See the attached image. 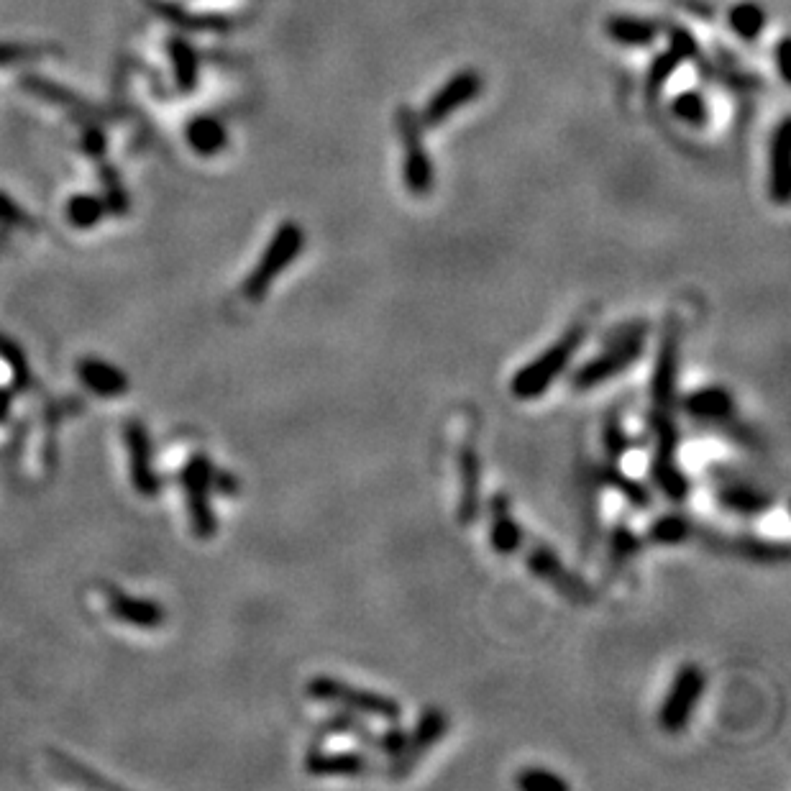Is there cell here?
Masks as SVG:
<instances>
[{"mask_svg": "<svg viewBox=\"0 0 791 791\" xmlns=\"http://www.w3.org/2000/svg\"><path fill=\"white\" fill-rule=\"evenodd\" d=\"M167 52L169 59H172V67H175L177 88H180L182 93H192V90L198 88V75H200L198 52H195L190 41L182 39V36L169 39Z\"/></svg>", "mask_w": 791, "mask_h": 791, "instance_id": "obj_31", "label": "cell"}, {"mask_svg": "<svg viewBox=\"0 0 791 791\" xmlns=\"http://www.w3.org/2000/svg\"><path fill=\"white\" fill-rule=\"evenodd\" d=\"M305 694L313 702L331 704L336 710L354 712V715L372 717V720L390 722V725L392 722H400L402 717V707L397 699L387 697L382 692H374V689L356 687V684L336 679V676H313L308 681V687H305Z\"/></svg>", "mask_w": 791, "mask_h": 791, "instance_id": "obj_2", "label": "cell"}, {"mask_svg": "<svg viewBox=\"0 0 791 791\" xmlns=\"http://www.w3.org/2000/svg\"><path fill=\"white\" fill-rule=\"evenodd\" d=\"M0 223H3V226H13V228H26V231L36 228L34 218H31L29 213H26V210L16 203V200L8 198L3 190H0Z\"/></svg>", "mask_w": 791, "mask_h": 791, "instance_id": "obj_41", "label": "cell"}, {"mask_svg": "<svg viewBox=\"0 0 791 791\" xmlns=\"http://www.w3.org/2000/svg\"><path fill=\"white\" fill-rule=\"evenodd\" d=\"M671 111H674V118L681 123H687V126H704L707 123V118H710V108H707V100H704V95L699 93V90H684V93H679L674 98V103H671Z\"/></svg>", "mask_w": 791, "mask_h": 791, "instance_id": "obj_34", "label": "cell"}, {"mask_svg": "<svg viewBox=\"0 0 791 791\" xmlns=\"http://www.w3.org/2000/svg\"><path fill=\"white\" fill-rule=\"evenodd\" d=\"M0 359L6 361L8 369H11L13 387H16L18 392L29 390L31 382H34V374H31L29 361H26V354L21 351V346H18L16 341H11V338L0 336Z\"/></svg>", "mask_w": 791, "mask_h": 791, "instance_id": "obj_36", "label": "cell"}, {"mask_svg": "<svg viewBox=\"0 0 791 791\" xmlns=\"http://www.w3.org/2000/svg\"><path fill=\"white\" fill-rule=\"evenodd\" d=\"M82 149L88 152L90 159H100L105 152V134L98 126H88L82 134Z\"/></svg>", "mask_w": 791, "mask_h": 791, "instance_id": "obj_46", "label": "cell"}, {"mask_svg": "<svg viewBox=\"0 0 791 791\" xmlns=\"http://www.w3.org/2000/svg\"><path fill=\"white\" fill-rule=\"evenodd\" d=\"M105 594H108V612L116 620H121V623L134 625V628L141 630H154L159 625H164V620H167V612H164L162 602L134 597V594H126L113 587H108Z\"/></svg>", "mask_w": 791, "mask_h": 791, "instance_id": "obj_20", "label": "cell"}, {"mask_svg": "<svg viewBox=\"0 0 791 791\" xmlns=\"http://www.w3.org/2000/svg\"><path fill=\"white\" fill-rule=\"evenodd\" d=\"M589 336L587 323H574L571 328H566L548 349H543L541 354L533 356L528 364L512 374L510 379V392L515 400L520 402H533L538 397L546 395L551 390L556 379L571 367L574 356L579 354L582 344Z\"/></svg>", "mask_w": 791, "mask_h": 791, "instance_id": "obj_1", "label": "cell"}, {"mask_svg": "<svg viewBox=\"0 0 791 791\" xmlns=\"http://www.w3.org/2000/svg\"><path fill=\"white\" fill-rule=\"evenodd\" d=\"M482 75L477 70H459L446 85L436 90L428 100V105L423 108V116H420V123L423 126H441L446 123L448 118L454 116L459 108L469 105L472 100L479 98L482 93Z\"/></svg>", "mask_w": 791, "mask_h": 791, "instance_id": "obj_14", "label": "cell"}, {"mask_svg": "<svg viewBox=\"0 0 791 791\" xmlns=\"http://www.w3.org/2000/svg\"><path fill=\"white\" fill-rule=\"evenodd\" d=\"M305 249V231L300 223L285 221L274 228L272 239H269L267 249H264L262 259L256 262V267L251 269L249 277L244 282V295L251 303H262L267 292L272 290L274 280L285 274L292 267L297 256L303 254Z\"/></svg>", "mask_w": 791, "mask_h": 791, "instance_id": "obj_3", "label": "cell"}, {"mask_svg": "<svg viewBox=\"0 0 791 791\" xmlns=\"http://www.w3.org/2000/svg\"><path fill=\"white\" fill-rule=\"evenodd\" d=\"M123 441L128 451V472H131V484L141 497H157L162 492V477L152 464V438L144 423L139 420H128L123 425Z\"/></svg>", "mask_w": 791, "mask_h": 791, "instance_id": "obj_16", "label": "cell"}, {"mask_svg": "<svg viewBox=\"0 0 791 791\" xmlns=\"http://www.w3.org/2000/svg\"><path fill=\"white\" fill-rule=\"evenodd\" d=\"M679 410L702 428L720 433L728 423L738 418L735 395L725 384H704L679 400Z\"/></svg>", "mask_w": 791, "mask_h": 791, "instance_id": "obj_13", "label": "cell"}, {"mask_svg": "<svg viewBox=\"0 0 791 791\" xmlns=\"http://www.w3.org/2000/svg\"><path fill=\"white\" fill-rule=\"evenodd\" d=\"M681 64V57L674 52V49H666V52L658 54L656 59H653L651 70H648V77H646V90L651 98H656L661 90H664L666 82L674 77V72L679 70Z\"/></svg>", "mask_w": 791, "mask_h": 791, "instance_id": "obj_38", "label": "cell"}, {"mask_svg": "<svg viewBox=\"0 0 791 791\" xmlns=\"http://www.w3.org/2000/svg\"><path fill=\"white\" fill-rule=\"evenodd\" d=\"M594 466V477L597 482L602 484V489H612L617 495L623 497L633 510L646 512L653 507V495L651 489L646 487L643 482L633 479L630 474H625L620 469V464H612V461H602V464H592Z\"/></svg>", "mask_w": 791, "mask_h": 791, "instance_id": "obj_23", "label": "cell"}, {"mask_svg": "<svg viewBox=\"0 0 791 791\" xmlns=\"http://www.w3.org/2000/svg\"><path fill=\"white\" fill-rule=\"evenodd\" d=\"M456 474H459V500H456V523L469 528L479 518L482 507V459L472 443H461L456 454Z\"/></svg>", "mask_w": 791, "mask_h": 791, "instance_id": "obj_17", "label": "cell"}, {"mask_svg": "<svg viewBox=\"0 0 791 791\" xmlns=\"http://www.w3.org/2000/svg\"><path fill=\"white\" fill-rule=\"evenodd\" d=\"M47 753H49V758H52L54 763H59V768H62V771H70L72 779L80 781V784H85V786H103V789H113L111 781L100 779V776H95V774H88V768H82L80 763H75V761H72V758L62 756V753H59V751H47Z\"/></svg>", "mask_w": 791, "mask_h": 791, "instance_id": "obj_42", "label": "cell"}, {"mask_svg": "<svg viewBox=\"0 0 791 791\" xmlns=\"http://www.w3.org/2000/svg\"><path fill=\"white\" fill-rule=\"evenodd\" d=\"M448 733V715L441 710V707H425L423 712L418 715V722L415 728L408 730L405 735V743H402L400 753L395 758H390V766H387V776L392 781H402L408 779L413 774L415 768L420 766L431 748H436Z\"/></svg>", "mask_w": 791, "mask_h": 791, "instance_id": "obj_9", "label": "cell"}, {"mask_svg": "<svg viewBox=\"0 0 791 791\" xmlns=\"http://www.w3.org/2000/svg\"><path fill=\"white\" fill-rule=\"evenodd\" d=\"M605 29L607 36L623 47H648L658 36V26L638 16H612Z\"/></svg>", "mask_w": 791, "mask_h": 791, "instance_id": "obj_30", "label": "cell"}, {"mask_svg": "<svg viewBox=\"0 0 791 791\" xmlns=\"http://www.w3.org/2000/svg\"><path fill=\"white\" fill-rule=\"evenodd\" d=\"M646 354V338L640 341H628V344H615V346H602V351L597 356H592L589 361H584L582 367L576 369L571 384L576 392H592L602 384H607L610 379L620 377L628 369H633L640 359Z\"/></svg>", "mask_w": 791, "mask_h": 791, "instance_id": "obj_12", "label": "cell"}, {"mask_svg": "<svg viewBox=\"0 0 791 791\" xmlns=\"http://www.w3.org/2000/svg\"><path fill=\"white\" fill-rule=\"evenodd\" d=\"M515 786L523 791H569V781L564 776L538 766H528L523 771H518Z\"/></svg>", "mask_w": 791, "mask_h": 791, "instance_id": "obj_37", "label": "cell"}, {"mask_svg": "<svg viewBox=\"0 0 791 791\" xmlns=\"http://www.w3.org/2000/svg\"><path fill=\"white\" fill-rule=\"evenodd\" d=\"M694 530H697V520H694L692 515H684V512H666V515H658V518L648 525L646 541L661 548H676V546H684V543H692Z\"/></svg>", "mask_w": 791, "mask_h": 791, "instance_id": "obj_26", "label": "cell"}, {"mask_svg": "<svg viewBox=\"0 0 791 791\" xmlns=\"http://www.w3.org/2000/svg\"><path fill=\"white\" fill-rule=\"evenodd\" d=\"M210 477H213V461L205 454H192L182 469V492H185L192 536L200 541H208L218 533V518L210 505L213 495Z\"/></svg>", "mask_w": 791, "mask_h": 791, "instance_id": "obj_5", "label": "cell"}, {"mask_svg": "<svg viewBox=\"0 0 791 791\" xmlns=\"http://www.w3.org/2000/svg\"><path fill=\"white\" fill-rule=\"evenodd\" d=\"M11 410H13V390L0 387V425L11 418Z\"/></svg>", "mask_w": 791, "mask_h": 791, "instance_id": "obj_48", "label": "cell"}, {"mask_svg": "<svg viewBox=\"0 0 791 791\" xmlns=\"http://www.w3.org/2000/svg\"><path fill=\"white\" fill-rule=\"evenodd\" d=\"M36 57H39V49L26 47V44H3V41H0V67H3V64L29 62V59Z\"/></svg>", "mask_w": 791, "mask_h": 791, "instance_id": "obj_44", "label": "cell"}, {"mask_svg": "<svg viewBox=\"0 0 791 791\" xmlns=\"http://www.w3.org/2000/svg\"><path fill=\"white\" fill-rule=\"evenodd\" d=\"M651 333V323L646 318H633V320H623L612 326L610 331L602 333L600 344L602 346H615V344H628V341H640V338H648Z\"/></svg>", "mask_w": 791, "mask_h": 791, "instance_id": "obj_40", "label": "cell"}, {"mask_svg": "<svg viewBox=\"0 0 791 791\" xmlns=\"http://www.w3.org/2000/svg\"><path fill=\"white\" fill-rule=\"evenodd\" d=\"M315 735H318L320 740L344 735V738H351L356 740V743H361L364 748H372V751L379 753V756L395 758L397 753H400L402 743H405L408 730L400 728L397 722H392L390 730L374 733V730L367 725V720L361 715H354V712H346V710H336L333 715H328L326 720L320 722L318 733Z\"/></svg>", "mask_w": 791, "mask_h": 791, "instance_id": "obj_10", "label": "cell"}, {"mask_svg": "<svg viewBox=\"0 0 791 791\" xmlns=\"http://www.w3.org/2000/svg\"><path fill=\"white\" fill-rule=\"evenodd\" d=\"M694 541L702 548L720 556H733V559L751 561V564L763 566H776L789 561V546L784 541H771V538L761 536H745V533H735V536H725L720 530H712L707 525H699L694 530Z\"/></svg>", "mask_w": 791, "mask_h": 791, "instance_id": "obj_6", "label": "cell"}, {"mask_svg": "<svg viewBox=\"0 0 791 791\" xmlns=\"http://www.w3.org/2000/svg\"><path fill=\"white\" fill-rule=\"evenodd\" d=\"M67 223L80 231H88V228H95L105 216V203L103 198L93 195V192H80L75 198H70L67 203Z\"/></svg>", "mask_w": 791, "mask_h": 791, "instance_id": "obj_33", "label": "cell"}, {"mask_svg": "<svg viewBox=\"0 0 791 791\" xmlns=\"http://www.w3.org/2000/svg\"><path fill=\"white\" fill-rule=\"evenodd\" d=\"M397 128H400V139L405 144V187L413 192L415 198H425L433 190V162L428 157V149L423 144V123L420 116L400 105L397 108Z\"/></svg>", "mask_w": 791, "mask_h": 791, "instance_id": "obj_11", "label": "cell"}, {"mask_svg": "<svg viewBox=\"0 0 791 791\" xmlns=\"http://www.w3.org/2000/svg\"><path fill=\"white\" fill-rule=\"evenodd\" d=\"M679 369H681V326L671 318L664 323L658 341L656 364L651 377V410L676 413L679 410Z\"/></svg>", "mask_w": 791, "mask_h": 791, "instance_id": "obj_7", "label": "cell"}, {"mask_svg": "<svg viewBox=\"0 0 791 791\" xmlns=\"http://www.w3.org/2000/svg\"><path fill=\"white\" fill-rule=\"evenodd\" d=\"M210 484H213V492H218V495L223 497H236L241 492L239 477H233V474L226 472V469H216V466H213Z\"/></svg>", "mask_w": 791, "mask_h": 791, "instance_id": "obj_45", "label": "cell"}, {"mask_svg": "<svg viewBox=\"0 0 791 791\" xmlns=\"http://www.w3.org/2000/svg\"><path fill=\"white\" fill-rule=\"evenodd\" d=\"M643 551V538L625 520H617L607 533V566L605 576H620Z\"/></svg>", "mask_w": 791, "mask_h": 791, "instance_id": "obj_24", "label": "cell"}, {"mask_svg": "<svg viewBox=\"0 0 791 791\" xmlns=\"http://www.w3.org/2000/svg\"><path fill=\"white\" fill-rule=\"evenodd\" d=\"M305 771L315 779H367L377 774L372 756L364 751H320L310 748Z\"/></svg>", "mask_w": 791, "mask_h": 791, "instance_id": "obj_18", "label": "cell"}, {"mask_svg": "<svg viewBox=\"0 0 791 791\" xmlns=\"http://www.w3.org/2000/svg\"><path fill=\"white\" fill-rule=\"evenodd\" d=\"M704 689H707V674H704L702 666L694 664V661L681 664L664 702H661V710H658V725L666 735H681L689 728Z\"/></svg>", "mask_w": 791, "mask_h": 791, "instance_id": "obj_4", "label": "cell"}, {"mask_svg": "<svg viewBox=\"0 0 791 791\" xmlns=\"http://www.w3.org/2000/svg\"><path fill=\"white\" fill-rule=\"evenodd\" d=\"M669 49H674L676 54L681 57V62H687V59H694L697 57V41H694V36L689 34L687 29H681V26H674V29L669 31Z\"/></svg>", "mask_w": 791, "mask_h": 791, "instance_id": "obj_43", "label": "cell"}, {"mask_svg": "<svg viewBox=\"0 0 791 791\" xmlns=\"http://www.w3.org/2000/svg\"><path fill=\"white\" fill-rule=\"evenodd\" d=\"M77 377L98 397H123L131 390L126 372L98 356H85L77 361Z\"/></svg>", "mask_w": 791, "mask_h": 791, "instance_id": "obj_22", "label": "cell"}, {"mask_svg": "<svg viewBox=\"0 0 791 791\" xmlns=\"http://www.w3.org/2000/svg\"><path fill=\"white\" fill-rule=\"evenodd\" d=\"M154 11L159 13L162 18L172 21L175 26L185 31H221L231 26V21L218 13H187L185 8L175 6V3H167V0H146Z\"/></svg>", "mask_w": 791, "mask_h": 791, "instance_id": "obj_28", "label": "cell"}, {"mask_svg": "<svg viewBox=\"0 0 791 791\" xmlns=\"http://www.w3.org/2000/svg\"><path fill=\"white\" fill-rule=\"evenodd\" d=\"M728 24L738 39L756 41L763 34V29H766V11L758 3L745 0V3H738V6L730 8Z\"/></svg>", "mask_w": 791, "mask_h": 791, "instance_id": "obj_32", "label": "cell"}, {"mask_svg": "<svg viewBox=\"0 0 791 791\" xmlns=\"http://www.w3.org/2000/svg\"><path fill=\"white\" fill-rule=\"evenodd\" d=\"M525 533L512 515L510 497L497 492L489 500V546L497 556H515L523 548Z\"/></svg>", "mask_w": 791, "mask_h": 791, "instance_id": "obj_19", "label": "cell"}, {"mask_svg": "<svg viewBox=\"0 0 791 791\" xmlns=\"http://www.w3.org/2000/svg\"><path fill=\"white\" fill-rule=\"evenodd\" d=\"M187 144L200 157H216L228 146V131L218 118L198 116L192 118L185 128Z\"/></svg>", "mask_w": 791, "mask_h": 791, "instance_id": "obj_27", "label": "cell"}, {"mask_svg": "<svg viewBox=\"0 0 791 791\" xmlns=\"http://www.w3.org/2000/svg\"><path fill=\"white\" fill-rule=\"evenodd\" d=\"M640 446V438H635L633 433L625 428L623 415L617 410H610L602 420V451H605V461L620 464L630 451Z\"/></svg>", "mask_w": 791, "mask_h": 791, "instance_id": "obj_29", "label": "cell"}, {"mask_svg": "<svg viewBox=\"0 0 791 791\" xmlns=\"http://www.w3.org/2000/svg\"><path fill=\"white\" fill-rule=\"evenodd\" d=\"M100 182H103V203L105 210H111L113 216H126L128 213V195L126 187L118 180V172L108 164L100 167Z\"/></svg>", "mask_w": 791, "mask_h": 791, "instance_id": "obj_39", "label": "cell"}, {"mask_svg": "<svg viewBox=\"0 0 791 791\" xmlns=\"http://www.w3.org/2000/svg\"><path fill=\"white\" fill-rule=\"evenodd\" d=\"M21 82H24V88L31 90L36 98L49 100V103H54V105H64V108H75V111H90L88 103H82L75 93H70L67 88H59V85H54V82L41 80V77H34V75H26Z\"/></svg>", "mask_w": 791, "mask_h": 791, "instance_id": "obj_35", "label": "cell"}, {"mask_svg": "<svg viewBox=\"0 0 791 791\" xmlns=\"http://www.w3.org/2000/svg\"><path fill=\"white\" fill-rule=\"evenodd\" d=\"M525 569L536 576L538 582H543L548 589H553L559 597L574 602V605L584 607L594 602L592 584L582 579L574 569H569L548 543H536L530 548L528 556H525Z\"/></svg>", "mask_w": 791, "mask_h": 791, "instance_id": "obj_8", "label": "cell"}, {"mask_svg": "<svg viewBox=\"0 0 791 791\" xmlns=\"http://www.w3.org/2000/svg\"><path fill=\"white\" fill-rule=\"evenodd\" d=\"M720 472L725 474H722L715 487V500L722 512H730V515H738V518H758V515L774 507V495L758 487L756 482L740 477V474L730 472V469H720Z\"/></svg>", "mask_w": 791, "mask_h": 791, "instance_id": "obj_15", "label": "cell"}, {"mask_svg": "<svg viewBox=\"0 0 791 791\" xmlns=\"http://www.w3.org/2000/svg\"><path fill=\"white\" fill-rule=\"evenodd\" d=\"M789 36H784V39L779 41V47H776V64H779V75L781 80L789 82L791 77V70H789Z\"/></svg>", "mask_w": 791, "mask_h": 791, "instance_id": "obj_47", "label": "cell"}, {"mask_svg": "<svg viewBox=\"0 0 791 791\" xmlns=\"http://www.w3.org/2000/svg\"><path fill=\"white\" fill-rule=\"evenodd\" d=\"M789 126L791 121L784 118L768 144V200L776 205L789 203Z\"/></svg>", "mask_w": 791, "mask_h": 791, "instance_id": "obj_21", "label": "cell"}, {"mask_svg": "<svg viewBox=\"0 0 791 791\" xmlns=\"http://www.w3.org/2000/svg\"><path fill=\"white\" fill-rule=\"evenodd\" d=\"M579 495H582V530H584V548L582 553L589 556L597 543L600 533V495L602 484L594 477V466L584 464L579 469Z\"/></svg>", "mask_w": 791, "mask_h": 791, "instance_id": "obj_25", "label": "cell"}]
</instances>
